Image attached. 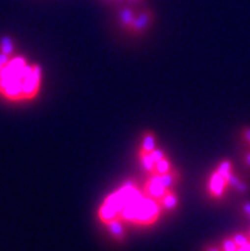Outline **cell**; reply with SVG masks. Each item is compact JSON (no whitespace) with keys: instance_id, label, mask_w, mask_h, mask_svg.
<instances>
[{"instance_id":"7a4b0ae2","label":"cell","mask_w":250,"mask_h":251,"mask_svg":"<svg viewBox=\"0 0 250 251\" xmlns=\"http://www.w3.org/2000/svg\"><path fill=\"white\" fill-rule=\"evenodd\" d=\"M159 204L155 199L144 195V193L139 194L123 208L119 216L125 221L140 225H149L153 223L159 217Z\"/></svg>"},{"instance_id":"2e32d148","label":"cell","mask_w":250,"mask_h":251,"mask_svg":"<svg viewBox=\"0 0 250 251\" xmlns=\"http://www.w3.org/2000/svg\"><path fill=\"white\" fill-rule=\"evenodd\" d=\"M234 241H235V244L238 245V248L249 244V239H248L247 236H244V235H236L234 237Z\"/></svg>"},{"instance_id":"8992f818","label":"cell","mask_w":250,"mask_h":251,"mask_svg":"<svg viewBox=\"0 0 250 251\" xmlns=\"http://www.w3.org/2000/svg\"><path fill=\"white\" fill-rule=\"evenodd\" d=\"M159 180L161 181V184L165 186L166 189H171L174 185H176L180 180V172L177 170H171V171L166 172V174H162V175H157Z\"/></svg>"},{"instance_id":"603a6c76","label":"cell","mask_w":250,"mask_h":251,"mask_svg":"<svg viewBox=\"0 0 250 251\" xmlns=\"http://www.w3.org/2000/svg\"><path fill=\"white\" fill-rule=\"evenodd\" d=\"M248 217H249V218H250V214H249V216H248Z\"/></svg>"},{"instance_id":"277c9868","label":"cell","mask_w":250,"mask_h":251,"mask_svg":"<svg viewBox=\"0 0 250 251\" xmlns=\"http://www.w3.org/2000/svg\"><path fill=\"white\" fill-rule=\"evenodd\" d=\"M167 190H170V189H166L161 184L157 175H149V178L146 181V184H144V188H143L144 195L152 198V199H155L157 201L167 193Z\"/></svg>"},{"instance_id":"8fae6325","label":"cell","mask_w":250,"mask_h":251,"mask_svg":"<svg viewBox=\"0 0 250 251\" xmlns=\"http://www.w3.org/2000/svg\"><path fill=\"white\" fill-rule=\"evenodd\" d=\"M227 185H228V188L235 189V190L239 191V193H247L248 191L247 182H245L244 180H241V178L238 177L236 175H234V174L228 177Z\"/></svg>"},{"instance_id":"e0dca14e","label":"cell","mask_w":250,"mask_h":251,"mask_svg":"<svg viewBox=\"0 0 250 251\" xmlns=\"http://www.w3.org/2000/svg\"><path fill=\"white\" fill-rule=\"evenodd\" d=\"M223 249H225V251H236L238 250V245L235 244L234 240H225Z\"/></svg>"},{"instance_id":"ffe728a7","label":"cell","mask_w":250,"mask_h":251,"mask_svg":"<svg viewBox=\"0 0 250 251\" xmlns=\"http://www.w3.org/2000/svg\"><path fill=\"white\" fill-rule=\"evenodd\" d=\"M236 251H250V242H249V244H247V245L238 248V250H236Z\"/></svg>"},{"instance_id":"4fadbf2b","label":"cell","mask_w":250,"mask_h":251,"mask_svg":"<svg viewBox=\"0 0 250 251\" xmlns=\"http://www.w3.org/2000/svg\"><path fill=\"white\" fill-rule=\"evenodd\" d=\"M172 170V166H171L170 159L168 158H162L161 161L156 163V169H155V174L153 175H162V174H166V172L171 171Z\"/></svg>"},{"instance_id":"9c48e42d","label":"cell","mask_w":250,"mask_h":251,"mask_svg":"<svg viewBox=\"0 0 250 251\" xmlns=\"http://www.w3.org/2000/svg\"><path fill=\"white\" fill-rule=\"evenodd\" d=\"M136 12H134L133 9H130V8H124V9H121L120 12V25L121 27H123L124 29H128L129 31V28L132 27V25H133L134 19H136Z\"/></svg>"},{"instance_id":"7c38bea8","label":"cell","mask_w":250,"mask_h":251,"mask_svg":"<svg viewBox=\"0 0 250 251\" xmlns=\"http://www.w3.org/2000/svg\"><path fill=\"white\" fill-rule=\"evenodd\" d=\"M216 170H217V171H219L220 174L226 178V181H227L228 177L234 174V172H232V163L231 161H228V159H223V161H221Z\"/></svg>"},{"instance_id":"5bb4252c","label":"cell","mask_w":250,"mask_h":251,"mask_svg":"<svg viewBox=\"0 0 250 251\" xmlns=\"http://www.w3.org/2000/svg\"><path fill=\"white\" fill-rule=\"evenodd\" d=\"M109 227V229H110V232L112 233V235L115 236V237H117V239H121L124 236V229H123V226H121V223L119 222L117 220H114V221H110L109 223H106Z\"/></svg>"},{"instance_id":"30bf717a","label":"cell","mask_w":250,"mask_h":251,"mask_svg":"<svg viewBox=\"0 0 250 251\" xmlns=\"http://www.w3.org/2000/svg\"><path fill=\"white\" fill-rule=\"evenodd\" d=\"M155 148H156V134L151 130L144 131L142 138V146H140V150L149 153V152H152Z\"/></svg>"},{"instance_id":"d6986e66","label":"cell","mask_w":250,"mask_h":251,"mask_svg":"<svg viewBox=\"0 0 250 251\" xmlns=\"http://www.w3.org/2000/svg\"><path fill=\"white\" fill-rule=\"evenodd\" d=\"M243 210H244L247 216H249V214H250V201H248V203L244 204V207H243Z\"/></svg>"},{"instance_id":"ba28073f","label":"cell","mask_w":250,"mask_h":251,"mask_svg":"<svg viewBox=\"0 0 250 251\" xmlns=\"http://www.w3.org/2000/svg\"><path fill=\"white\" fill-rule=\"evenodd\" d=\"M159 203L160 205H162L165 209L172 210L177 207V204H179V198H177V195L170 189V190H167V193L160 199Z\"/></svg>"},{"instance_id":"3957f363","label":"cell","mask_w":250,"mask_h":251,"mask_svg":"<svg viewBox=\"0 0 250 251\" xmlns=\"http://www.w3.org/2000/svg\"><path fill=\"white\" fill-rule=\"evenodd\" d=\"M228 188L227 181L226 178L220 174L217 170L211 174L208 180V193L209 195L215 199H220V198L223 197L225 194V190Z\"/></svg>"},{"instance_id":"6da1fadb","label":"cell","mask_w":250,"mask_h":251,"mask_svg":"<svg viewBox=\"0 0 250 251\" xmlns=\"http://www.w3.org/2000/svg\"><path fill=\"white\" fill-rule=\"evenodd\" d=\"M42 83V69L27 57L0 51V99L9 103L33 101Z\"/></svg>"},{"instance_id":"9a60e30c","label":"cell","mask_w":250,"mask_h":251,"mask_svg":"<svg viewBox=\"0 0 250 251\" xmlns=\"http://www.w3.org/2000/svg\"><path fill=\"white\" fill-rule=\"evenodd\" d=\"M149 156L152 157V159L155 161V163H157L159 161H161L162 158H165L166 154H165V152H164L162 150H160V148H155L152 152H149Z\"/></svg>"},{"instance_id":"ac0fdd59","label":"cell","mask_w":250,"mask_h":251,"mask_svg":"<svg viewBox=\"0 0 250 251\" xmlns=\"http://www.w3.org/2000/svg\"><path fill=\"white\" fill-rule=\"evenodd\" d=\"M241 138L245 143L250 144V126H245L241 129Z\"/></svg>"},{"instance_id":"5b68a950","label":"cell","mask_w":250,"mask_h":251,"mask_svg":"<svg viewBox=\"0 0 250 251\" xmlns=\"http://www.w3.org/2000/svg\"><path fill=\"white\" fill-rule=\"evenodd\" d=\"M153 19H155V16H153L152 10H142L136 16V19L129 28V32H132L133 35H142L143 32L152 25Z\"/></svg>"},{"instance_id":"52a82bcc","label":"cell","mask_w":250,"mask_h":251,"mask_svg":"<svg viewBox=\"0 0 250 251\" xmlns=\"http://www.w3.org/2000/svg\"><path fill=\"white\" fill-rule=\"evenodd\" d=\"M138 158H139V162L140 165H142L143 170H144L147 174H149V175H153V174H155L156 163L152 159V157L149 156V153L139 150V152H138Z\"/></svg>"},{"instance_id":"7402d4cb","label":"cell","mask_w":250,"mask_h":251,"mask_svg":"<svg viewBox=\"0 0 250 251\" xmlns=\"http://www.w3.org/2000/svg\"><path fill=\"white\" fill-rule=\"evenodd\" d=\"M209 251H219V250H216V249H212V250H209Z\"/></svg>"},{"instance_id":"44dd1931","label":"cell","mask_w":250,"mask_h":251,"mask_svg":"<svg viewBox=\"0 0 250 251\" xmlns=\"http://www.w3.org/2000/svg\"><path fill=\"white\" fill-rule=\"evenodd\" d=\"M244 163L250 167V152L247 153V154L244 156Z\"/></svg>"}]
</instances>
